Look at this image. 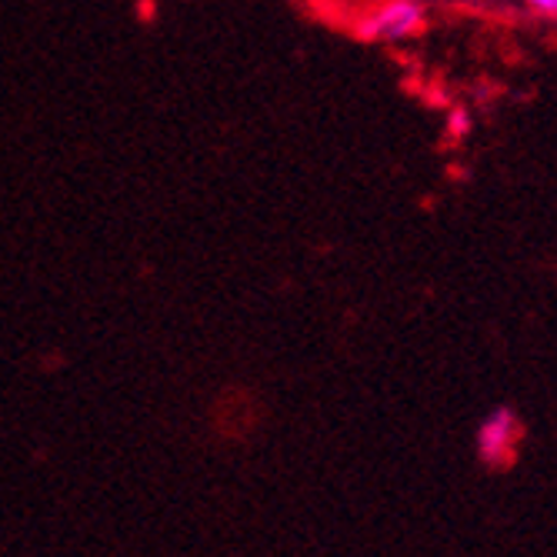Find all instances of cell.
I'll list each match as a JSON object with an SVG mask.
<instances>
[{
    "instance_id": "1",
    "label": "cell",
    "mask_w": 557,
    "mask_h": 557,
    "mask_svg": "<svg viewBox=\"0 0 557 557\" xmlns=\"http://www.w3.org/2000/svg\"><path fill=\"white\" fill-rule=\"evenodd\" d=\"M428 27V11L421 0H384L368 17L358 21V37L364 40H411Z\"/></svg>"
},
{
    "instance_id": "2",
    "label": "cell",
    "mask_w": 557,
    "mask_h": 557,
    "mask_svg": "<svg viewBox=\"0 0 557 557\" xmlns=\"http://www.w3.org/2000/svg\"><path fill=\"white\" fill-rule=\"evenodd\" d=\"M521 441V421L511 408H497L494 414L484 418L478 431V458L487 468H508L518 454Z\"/></svg>"
},
{
    "instance_id": "3",
    "label": "cell",
    "mask_w": 557,
    "mask_h": 557,
    "mask_svg": "<svg viewBox=\"0 0 557 557\" xmlns=\"http://www.w3.org/2000/svg\"><path fill=\"white\" fill-rule=\"evenodd\" d=\"M471 114L465 111V108H454L450 114H447V134L454 137V140H465L468 134H471Z\"/></svg>"
},
{
    "instance_id": "4",
    "label": "cell",
    "mask_w": 557,
    "mask_h": 557,
    "mask_svg": "<svg viewBox=\"0 0 557 557\" xmlns=\"http://www.w3.org/2000/svg\"><path fill=\"white\" fill-rule=\"evenodd\" d=\"M528 8L541 17H554L557 21V0H528Z\"/></svg>"
}]
</instances>
